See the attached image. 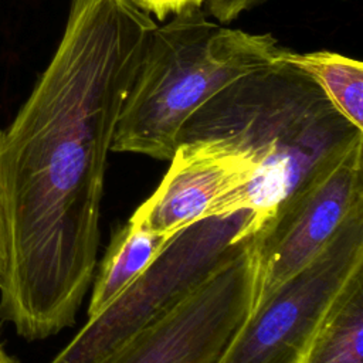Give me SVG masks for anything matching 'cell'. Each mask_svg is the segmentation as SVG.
Wrapping results in <instances>:
<instances>
[{"mask_svg": "<svg viewBox=\"0 0 363 363\" xmlns=\"http://www.w3.org/2000/svg\"><path fill=\"white\" fill-rule=\"evenodd\" d=\"M207 140L244 153L255 170L231 211H250L254 235L318 169L363 143L318 82L284 58L223 88L184 123L179 143Z\"/></svg>", "mask_w": 363, "mask_h": 363, "instance_id": "obj_1", "label": "cell"}, {"mask_svg": "<svg viewBox=\"0 0 363 363\" xmlns=\"http://www.w3.org/2000/svg\"><path fill=\"white\" fill-rule=\"evenodd\" d=\"M286 51L272 34L213 23L200 7L174 14L149 34L111 150L170 160L182 128L201 105Z\"/></svg>", "mask_w": 363, "mask_h": 363, "instance_id": "obj_2", "label": "cell"}, {"mask_svg": "<svg viewBox=\"0 0 363 363\" xmlns=\"http://www.w3.org/2000/svg\"><path fill=\"white\" fill-rule=\"evenodd\" d=\"M251 213L210 217L180 231L159 258L50 363H108L248 238Z\"/></svg>", "mask_w": 363, "mask_h": 363, "instance_id": "obj_3", "label": "cell"}, {"mask_svg": "<svg viewBox=\"0 0 363 363\" xmlns=\"http://www.w3.org/2000/svg\"><path fill=\"white\" fill-rule=\"evenodd\" d=\"M363 269V207L328 245L254 308L216 363H294L346 282Z\"/></svg>", "mask_w": 363, "mask_h": 363, "instance_id": "obj_4", "label": "cell"}, {"mask_svg": "<svg viewBox=\"0 0 363 363\" xmlns=\"http://www.w3.org/2000/svg\"><path fill=\"white\" fill-rule=\"evenodd\" d=\"M362 156L363 143L318 169L251 235L255 271L251 311L308 265L345 220L363 207Z\"/></svg>", "mask_w": 363, "mask_h": 363, "instance_id": "obj_5", "label": "cell"}, {"mask_svg": "<svg viewBox=\"0 0 363 363\" xmlns=\"http://www.w3.org/2000/svg\"><path fill=\"white\" fill-rule=\"evenodd\" d=\"M251 237L108 363H216L254 296Z\"/></svg>", "mask_w": 363, "mask_h": 363, "instance_id": "obj_6", "label": "cell"}, {"mask_svg": "<svg viewBox=\"0 0 363 363\" xmlns=\"http://www.w3.org/2000/svg\"><path fill=\"white\" fill-rule=\"evenodd\" d=\"M254 170L248 156L220 143H179L160 184L129 220L173 238L201 220L234 214L233 201Z\"/></svg>", "mask_w": 363, "mask_h": 363, "instance_id": "obj_7", "label": "cell"}, {"mask_svg": "<svg viewBox=\"0 0 363 363\" xmlns=\"http://www.w3.org/2000/svg\"><path fill=\"white\" fill-rule=\"evenodd\" d=\"M173 238L155 234L132 220L122 225L112 235L101 261L88 305V319L96 318L116 301L159 258Z\"/></svg>", "mask_w": 363, "mask_h": 363, "instance_id": "obj_8", "label": "cell"}, {"mask_svg": "<svg viewBox=\"0 0 363 363\" xmlns=\"http://www.w3.org/2000/svg\"><path fill=\"white\" fill-rule=\"evenodd\" d=\"M294 363H363V269L346 282Z\"/></svg>", "mask_w": 363, "mask_h": 363, "instance_id": "obj_9", "label": "cell"}, {"mask_svg": "<svg viewBox=\"0 0 363 363\" xmlns=\"http://www.w3.org/2000/svg\"><path fill=\"white\" fill-rule=\"evenodd\" d=\"M284 60L312 77L333 105L357 128L363 129V64L332 51L292 52Z\"/></svg>", "mask_w": 363, "mask_h": 363, "instance_id": "obj_10", "label": "cell"}, {"mask_svg": "<svg viewBox=\"0 0 363 363\" xmlns=\"http://www.w3.org/2000/svg\"><path fill=\"white\" fill-rule=\"evenodd\" d=\"M143 11L153 14L159 20H166L183 10L201 7L206 0H132Z\"/></svg>", "mask_w": 363, "mask_h": 363, "instance_id": "obj_11", "label": "cell"}, {"mask_svg": "<svg viewBox=\"0 0 363 363\" xmlns=\"http://www.w3.org/2000/svg\"><path fill=\"white\" fill-rule=\"evenodd\" d=\"M265 0H206L208 11L220 23H230L242 11L261 4Z\"/></svg>", "mask_w": 363, "mask_h": 363, "instance_id": "obj_12", "label": "cell"}, {"mask_svg": "<svg viewBox=\"0 0 363 363\" xmlns=\"http://www.w3.org/2000/svg\"><path fill=\"white\" fill-rule=\"evenodd\" d=\"M0 363H18L14 357H11V356L6 352V349H4L3 343H1V340H0Z\"/></svg>", "mask_w": 363, "mask_h": 363, "instance_id": "obj_13", "label": "cell"}, {"mask_svg": "<svg viewBox=\"0 0 363 363\" xmlns=\"http://www.w3.org/2000/svg\"><path fill=\"white\" fill-rule=\"evenodd\" d=\"M0 274H1V244H0Z\"/></svg>", "mask_w": 363, "mask_h": 363, "instance_id": "obj_14", "label": "cell"}]
</instances>
